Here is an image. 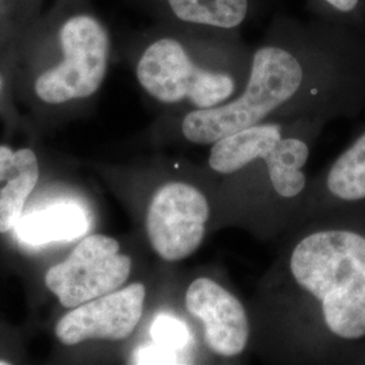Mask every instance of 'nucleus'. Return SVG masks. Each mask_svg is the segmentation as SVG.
<instances>
[{
    "mask_svg": "<svg viewBox=\"0 0 365 365\" xmlns=\"http://www.w3.org/2000/svg\"><path fill=\"white\" fill-rule=\"evenodd\" d=\"M1 87H3V78H1V75H0V91H1Z\"/></svg>",
    "mask_w": 365,
    "mask_h": 365,
    "instance_id": "nucleus-16",
    "label": "nucleus"
},
{
    "mask_svg": "<svg viewBox=\"0 0 365 365\" xmlns=\"http://www.w3.org/2000/svg\"><path fill=\"white\" fill-rule=\"evenodd\" d=\"M145 297L144 284L133 283L86 302L58 321L56 336L69 346L86 339H128L143 317Z\"/></svg>",
    "mask_w": 365,
    "mask_h": 365,
    "instance_id": "nucleus-8",
    "label": "nucleus"
},
{
    "mask_svg": "<svg viewBox=\"0 0 365 365\" xmlns=\"http://www.w3.org/2000/svg\"><path fill=\"white\" fill-rule=\"evenodd\" d=\"M310 149L297 135H287L282 123L261 122L226 135L211 146L210 168L230 175L256 160H264L277 195L295 197L306 187L303 168Z\"/></svg>",
    "mask_w": 365,
    "mask_h": 365,
    "instance_id": "nucleus-5",
    "label": "nucleus"
},
{
    "mask_svg": "<svg viewBox=\"0 0 365 365\" xmlns=\"http://www.w3.org/2000/svg\"><path fill=\"white\" fill-rule=\"evenodd\" d=\"M306 235L294 248L289 269L317 304L329 337L365 339V215Z\"/></svg>",
    "mask_w": 365,
    "mask_h": 365,
    "instance_id": "nucleus-3",
    "label": "nucleus"
},
{
    "mask_svg": "<svg viewBox=\"0 0 365 365\" xmlns=\"http://www.w3.org/2000/svg\"><path fill=\"white\" fill-rule=\"evenodd\" d=\"M9 363H6V361H0V365H7Z\"/></svg>",
    "mask_w": 365,
    "mask_h": 365,
    "instance_id": "nucleus-17",
    "label": "nucleus"
},
{
    "mask_svg": "<svg viewBox=\"0 0 365 365\" xmlns=\"http://www.w3.org/2000/svg\"><path fill=\"white\" fill-rule=\"evenodd\" d=\"M38 176V160L33 150L0 146V233L15 229Z\"/></svg>",
    "mask_w": 365,
    "mask_h": 365,
    "instance_id": "nucleus-11",
    "label": "nucleus"
},
{
    "mask_svg": "<svg viewBox=\"0 0 365 365\" xmlns=\"http://www.w3.org/2000/svg\"><path fill=\"white\" fill-rule=\"evenodd\" d=\"M324 185L334 205L365 203V131L330 165Z\"/></svg>",
    "mask_w": 365,
    "mask_h": 365,
    "instance_id": "nucleus-13",
    "label": "nucleus"
},
{
    "mask_svg": "<svg viewBox=\"0 0 365 365\" xmlns=\"http://www.w3.org/2000/svg\"><path fill=\"white\" fill-rule=\"evenodd\" d=\"M87 229V214L76 205H56L34 211L21 217L15 226L18 238L30 245L75 240Z\"/></svg>",
    "mask_w": 365,
    "mask_h": 365,
    "instance_id": "nucleus-12",
    "label": "nucleus"
},
{
    "mask_svg": "<svg viewBox=\"0 0 365 365\" xmlns=\"http://www.w3.org/2000/svg\"><path fill=\"white\" fill-rule=\"evenodd\" d=\"M130 272V257L120 253L117 240L92 235L66 261L53 265L46 272L45 284L64 307H76L117 291Z\"/></svg>",
    "mask_w": 365,
    "mask_h": 365,
    "instance_id": "nucleus-6",
    "label": "nucleus"
},
{
    "mask_svg": "<svg viewBox=\"0 0 365 365\" xmlns=\"http://www.w3.org/2000/svg\"><path fill=\"white\" fill-rule=\"evenodd\" d=\"M365 107V31L319 18L276 15L252 51L232 101L182 114V137L212 145L279 115H353Z\"/></svg>",
    "mask_w": 365,
    "mask_h": 365,
    "instance_id": "nucleus-1",
    "label": "nucleus"
},
{
    "mask_svg": "<svg viewBox=\"0 0 365 365\" xmlns=\"http://www.w3.org/2000/svg\"><path fill=\"white\" fill-rule=\"evenodd\" d=\"M152 337L156 339L160 345H182L184 344V329L182 325L170 318L168 315H161L157 318L155 325L152 327Z\"/></svg>",
    "mask_w": 365,
    "mask_h": 365,
    "instance_id": "nucleus-15",
    "label": "nucleus"
},
{
    "mask_svg": "<svg viewBox=\"0 0 365 365\" xmlns=\"http://www.w3.org/2000/svg\"><path fill=\"white\" fill-rule=\"evenodd\" d=\"M158 25L242 36L262 0H133Z\"/></svg>",
    "mask_w": 365,
    "mask_h": 365,
    "instance_id": "nucleus-10",
    "label": "nucleus"
},
{
    "mask_svg": "<svg viewBox=\"0 0 365 365\" xmlns=\"http://www.w3.org/2000/svg\"><path fill=\"white\" fill-rule=\"evenodd\" d=\"M57 36L63 58L37 78L36 95L46 105L87 99L105 81L111 54L110 31L101 18L83 11L68 16Z\"/></svg>",
    "mask_w": 365,
    "mask_h": 365,
    "instance_id": "nucleus-4",
    "label": "nucleus"
},
{
    "mask_svg": "<svg viewBox=\"0 0 365 365\" xmlns=\"http://www.w3.org/2000/svg\"><path fill=\"white\" fill-rule=\"evenodd\" d=\"M315 18L365 31V0H304Z\"/></svg>",
    "mask_w": 365,
    "mask_h": 365,
    "instance_id": "nucleus-14",
    "label": "nucleus"
},
{
    "mask_svg": "<svg viewBox=\"0 0 365 365\" xmlns=\"http://www.w3.org/2000/svg\"><path fill=\"white\" fill-rule=\"evenodd\" d=\"M144 36L135 78L163 105L211 108L232 101L247 81L252 49L238 34L157 24Z\"/></svg>",
    "mask_w": 365,
    "mask_h": 365,
    "instance_id": "nucleus-2",
    "label": "nucleus"
},
{
    "mask_svg": "<svg viewBox=\"0 0 365 365\" xmlns=\"http://www.w3.org/2000/svg\"><path fill=\"white\" fill-rule=\"evenodd\" d=\"M209 218V202L196 187L168 182L157 190L148 207L149 242L163 260H184L202 245Z\"/></svg>",
    "mask_w": 365,
    "mask_h": 365,
    "instance_id": "nucleus-7",
    "label": "nucleus"
},
{
    "mask_svg": "<svg viewBox=\"0 0 365 365\" xmlns=\"http://www.w3.org/2000/svg\"><path fill=\"white\" fill-rule=\"evenodd\" d=\"M185 309L202 322L210 352L235 357L248 345V314L240 299L210 277H197L185 292Z\"/></svg>",
    "mask_w": 365,
    "mask_h": 365,
    "instance_id": "nucleus-9",
    "label": "nucleus"
}]
</instances>
